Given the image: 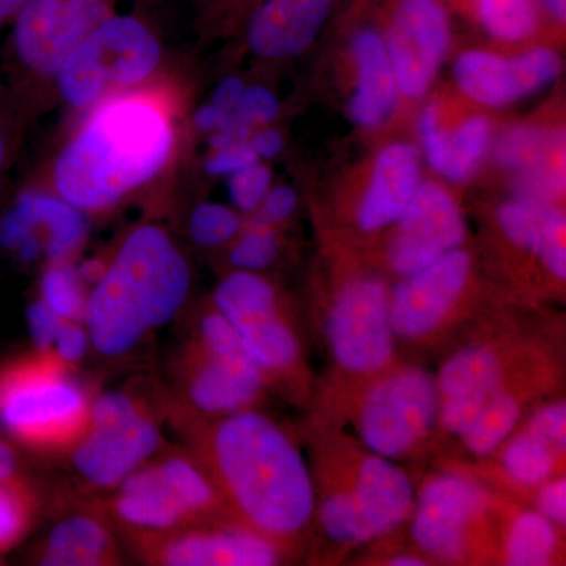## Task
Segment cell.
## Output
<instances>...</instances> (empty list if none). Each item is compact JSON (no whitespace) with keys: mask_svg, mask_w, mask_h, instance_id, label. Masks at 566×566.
<instances>
[{"mask_svg":"<svg viewBox=\"0 0 566 566\" xmlns=\"http://www.w3.org/2000/svg\"><path fill=\"white\" fill-rule=\"evenodd\" d=\"M394 566H423L424 562L420 557L411 556V554H403V556L394 557L390 560Z\"/></svg>","mask_w":566,"mask_h":566,"instance_id":"816d5d0a","label":"cell"},{"mask_svg":"<svg viewBox=\"0 0 566 566\" xmlns=\"http://www.w3.org/2000/svg\"><path fill=\"white\" fill-rule=\"evenodd\" d=\"M243 221L232 208L218 203H203L193 210L189 234L202 248H218L240 233Z\"/></svg>","mask_w":566,"mask_h":566,"instance_id":"836d02e7","label":"cell"},{"mask_svg":"<svg viewBox=\"0 0 566 566\" xmlns=\"http://www.w3.org/2000/svg\"><path fill=\"white\" fill-rule=\"evenodd\" d=\"M147 560L166 566H270L277 564L273 539L252 528L193 526L161 535H137Z\"/></svg>","mask_w":566,"mask_h":566,"instance_id":"e0dca14e","label":"cell"},{"mask_svg":"<svg viewBox=\"0 0 566 566\" xmlns=\"http://www.w3.org/2000/svg\"><path fill=\"white\" fill-rule=\"evenodd\" d=\"M17 472V457L13 450L0 439V482L13 479Z\"/></svg>","mask_w":566,"mask_h":566,"instance_id":"c3c4849f","label":"cell"},{"mask_svg":"<svg viewBox=\"0 0 566 566\" xmlns=\"http://www.w3.org/2000/svg\"><path fill=\"white\" fill-rule=\"evenodd\" d=\"M115 490L112 515L137 535L193 526L211 516L221 502L210 474L180 453L145 463Z\"/></svg>","mask_w":566,"mask_h":566,"instance_id":"5b68a950","label":"cell"},{"mask_svg":"<svg viewBox=\"0 0 566 566\" xmlns=\"http://www.w3.org/2000/svg\"><path fill=\"white\" fill-rule=\"evenodd\" d=\"M88 346H91V340H88L84 324L66 322L63 324L61 333L55 337L51 353L63 364L69 365L84 359Z\"/></svg>","mask_w":566,"mask_h":566,"instance_id":"ee69618b","label":"cell"},{"mask_svg":"<svg viewBox=\"0 0 566 566\" xmlns=\"http://www.w3.org/2000/svg\"><path fill=\"white\" fill-rule=\"evenodd\" d=\"M436 379L420 368L387 376L365 395L359 434L374 455L397 460L427 438L439 420Z\"/></svg>","mask_w":566,"mask_h":566,"instance_id":"9c48e42d","label":"cell"},{"mask_svg":"<svg viewBox=\"0 0 566 566\" xmlns=\"http://www.w3.org/2000/svg\"><path fill=\"white\" fill-rule=\"evenodd\" d=\"M249 144H251L252 150L255 151L259 159H273L281 155L285 142H283L282 134L275 132V129H262L249 140Z\"/></svg>","mask_w":566,"mask_h":566,"instance_id":"bcb514c9","label":"cell"},{"mask_svg":"<svg viewBox=\"0 0 566 566\" xmlns=\"http://www.w3.org/2000/svg\"><path fill=\"white\" fill-rule=\"evenodd\" d=\"M297 193L290 186L270 189L263 202L256 208L252 226L271 227L289 219L296 210Z\"/></svg>","mask_w":566,"mask_h":566,"instance_id":"b9f144b4","label":"cell"},{"mask_svg":"<svg viewBox=\"0 0 566 566\" xmlns=\"http://www.w3.org/2000/svg\"><path fill=\"white\" fill-rule=\"evenodd\" d=\"M497 222L510 243L534 253L557 281H565L564 211L549 205L517 199L499 208Z\"/></svg>","mask_w":566,"mask_h":566,"instance_id":"cb8c5ba5","label":"cell"},{"mask_svg":"<svg viewBox=\"0 0 566 566\" xmlns=\"http://www.w3.org/2000/svg\"><path fill=\"white\" fill-rule=\"evenodd\" d=\"M159 444L161 431L151 412L132 395L115 390L91 403L71 463L87 485L115 490L150 461Z\"/></svg>","mask_w":566,"mask_h":566,"instance_id":"52a82bcc","label":"cell"},{"mask_svg":"<svg viewBox=\"0 0 566 566\" xmlns=\"http://www.w3.org/2000/svg\"><path fill=\"white\" fill-rule=\"evenodd\" d=\"M65 367L54 354L40 353L3 378L0 422L11 434L51 449L76 442L87 424L91 403Z\"/></svg>","mask_w":566,"mask_h":566,"instance_id":"8992f818","label":"cell"},{"mask_svg":"<svg viewBox=\"0 0 566 566\" xmlns=\"http://www.w3.org/2000/svg\"><path fill=\"white\" fill-rule=\"evenodd\" d=\"M205 471L248 528L270 539L300 534L315 510V488L297 447L259 412L223 416L200 436Z\"/></svg>","mask_w":566,"mask_h":566,"instance_id":"6da1fadb","label":"cell"},{"mask_svg":"<svg viewBox=\"0 0 566 566\" xmlns=\"http://www.w3.org/2000/svg\"><path fill=\"white\" fill-rule=\"evenodd\" d=\"M490 134V123L479 115L461 123L449 144L444 174L450 180L464 181L471 177L485 156Z\"/></svg>","mask_w":566,"mask_h":566,"instance_id":"1f68e13d","label":"cell"},{"mask_svg":"<svg viewBox=\"0 0 566 566\" xmlns=\"http://www.w3.org/2000/svg\"><path fill=\"white\" fill-rule=\"evenodd\" d=\"M327 340L346 371L370 375L385 368L395 346L385 283L375 277L348 283L327 316Z\"/></svg>","mask_w":566,"mask_h":566,"instance_id":"7c38bea8","label":"cell"},{"mask_svg":"<svg viewBox=\"0 0 566 566\" xmlns=\"http://www.w3.org/2000/svg\"><path fill=\"white\" fill-rule=\"evenodd\" d=\"M536 512L542 513L554 526L566 524V482L565 479L547 482L536 497Z\"/></svg>","mask_w":566,"mask_h":566,"instance_id":"f6af8a7d","label":"cell"},{"mask_svg":"<svg viewBox=\"0 0 566 566\" xmlns=\"http://www.w3.org/2000/svg\"><path fill=\"white\" fill-rule=\"evenodd\" d=\"M87 232L84 214L61 197L25 191L0 219V245L25 262L41 253L61 262L76 251Z\"/></svg>","mask_w":566,"mask_h":566,"instance_id":"ac0fdd59","label":"cell"},{"mask_svg":"<svg viewBox=\"0 0 566 566\" xmlns=\"http://www.w3.org/2000/svg\"><path fill=\"white\" fill-rule=\"evenodd\" d=\"M556 455L557 453L543 439L526 431L506 446L502 464L506 474L515 482L536 486L549 479Z\"/></svg>","mask_w":566,"mask_h":566,"instance_id":"f546056e","label":"cell"},{"mask_svg":"<svg viewBox=\"0 0 566 566\" xmlns=\"http://www.w3.org/2000/svg\"><path fill=\"white\" fill-rule=\"evenodd\" d=\"M416 490L403 469L389 458H365L354 486L327 495L319 510L324 534L340 545H360L389 534L415 509Z\"/></svg>","mask_w":566,"mask_h":566,"instance_id":"ba28073f","label":"cell"},{"mask_svg":"<svg viewBox=\"0 0 566 566\" xmlns=\"http://www.w3.org/2000/svg\"><path fill=\"white\" fill-rule=\"evenodd\" d=\"M483 25L495 39L520 41L535 31L536 17L531 0H476Z\"/></svg>","mask_w":566,"mask_h":566,"instance_id":"d6a6232c","label":"cell"},{"mask_svg":"<svg viewBox=\"0 0 566 566\" xmlns=\"http://www.w3.org/2000/svg\"><path fill=\"white\" fill-rule=\"evenodd\" d=\"M255 163H259V156L249 140H240L214 150L205 167L211 175H232Z\"/></svg>","mask_w":566,"mask_h":566,"instance_id":"7bdbcfd3","label":"cell"},{"mask_svg":"<svg viewBox=\"0 0 566 566\" xmlns=\"http://www.w3.org/2000/svg\"><path fill=\"white\" fill-rule=\"evenodd\" d=\"M281 103L277 96L262 85L244 88L243 98H241L240 109H238V123L252 133L253 128L268 125L277 117Z\"/></svg>","mask_w":566,"mask_h":566,"instance_id":"74e56055","label":"cell"},{"mask_svg":"<svg viewBox=\"0 0 566 566\" xmlns=\"http://www.w3.org/2000/svg\"><path fill=\"white\" fill-rule=\"evenodd\" d=\"M65 319L55 314L43 301H36L29 305L28 324L29 333L39 353H51L55 337L61 333Z\"/></svg>","mask_w":566,"mask_h":566,"instance_id":"60d3db41","label":"cell"},{"mask_svg":"<svg viewBox=\"0 0 566 566\" xmlns=\"http://www.w3.org/2000/svg\"><path fill=\"white\" fill-rule=\"evenodd\" d=\"M334 0H264L249 22L251 50L264 59H285L311 46Z\"/></svg>","mask_w":566,"mask_h":566,"instance_id":"44dd1931","label":"cell"},{"mask_svg":"<svg viewBox=\"0 0 566 566\" xmlns=\"http://www.w3.org/2000/svg\"><path fill=\"white\" fill-rule=\"evenodd\" d=\"M41 565L98 566L117 564V545L98 516L74 515L55 524L48 535Z\"/></svg>","mask_w":566,"mask_h":566,"instance_id":"484cf974","label":"cell"},{"mask_svg":"<svg viewBox=\"0 0 566 566\" xmlns=\"http://www.w3.org/2000/svg\"><path fill=\"white\" fill-rule=\"evenodd\" d=\"M564 139L535 128H515L504 134L495 153L499 161L520 174L523 197L551 200L565 191L564 166L553 161V153Z\"/></svg>","mask_w":566,"mask_h":566,"instance_id":"d4e9b609","label":"cell"},{"mask_svg":"<svg viewBox=\"0 0 566 566\" xmlns=\"http://www.w3.org/2000/svg\"><path fill=\"white\" fill-rule=\"evenodd\" d=\"M31 499L25 491L11 485L10 480L0 482V551L13 545L29 526Z\"/></svg>","mask_w":566,"mask_h":566,"instance_id":"d590c367","label":"cell"},{"mask_svg":"<svg viewBox=\"0 0 566 566\" xmlns=\"http://www.w3.org/2000/svg\"><path fill=\"white\" fill-rule=\"evenodd\" d=\"M270 189L271 172L263 164H251V166L230 175V199L240 211H255Z\"/></svg>","mask_w":566,"mask_h":566,"instance_id":"8d00e7d4","label":"cell"},{"mask_svg":"<svg viewBox=\"0 0 566 566\" xmlns=\"http://www.w3.org/2000/svg\"><path fill=\"white\" fill-rule=\"evenodd\" d=\"M117 0H28L13 20L11 54L25 73L55 76L59 66L103 21Z\"/></svg>","mask_w":566,"mask_h":566,"instance_id":"30bf717a","label":"cell"},{"mask_svg":"<svg viewBox=\"0 0 566 566\" xmlns=\"http://www.w3.org/2000/svg\"><path fill=\"white\" fill-rule=\"evenodd\" d=\"M471 270V256L458 248L405 275L389 294L395 337L415 340L438 329L464 292Z\"/></svg>","mask_w":566,"mask_h":566,"instance_id":"9a60e30c","label":"cell"},{"mask_svg":"<svg viewBox=\"0 0 566 566\" xmlns=\"http://www.w3.org/2000/svg\"><path fill=\"white\" fill-rule=\"evenodd\" d=\"M419 128L420 134H422L428 163L436 172L444 174L447 158H449L450 137H447L439 128L438 107H424L422 115H420Z\"/></svg>","mask_w":566,"mask_h":566,"instance_id":"ab89813d","label":"cell"},{"mask_svg":"<svg viewBox=\"0 0 566 566\" xmlns=\"http://www.w3.org/2000/svg\"><path fill=\"white\" fill-rule=\"evenodd\" d=\"M7 147L6 140H3L2 134H0V170H2L3 164H6Z\"/></svg>","mask_w":566,"mask_h":566,"instance_id":"f5cc1de1","label":"cell"},{"mask_svg":"<svg viewBox=\"0 0 566 566\" xmlns=\"http://www.w3.org/2000/svg\"><path fill=\"white\" fill-rule=\"evenodd\" d=\"M163 50L139 18L114 13L63 61L55 73L63 102L91 107L155 73Z\"/></svg>","mask_w":566,"mask_h":566,"instance_id":"277c9868","label":"cell"},{"mask_svg":"<svg viewBox=\"0 0 566 566\" xmlns=\"http://www.w3.org/2000/svg\"><path fill=\"white\" fill-rule=\"evenodd\" d=\"M545 3L546 9L554 14V17L558 18V20L564 21L566 14V0H542Z\"/></svg>","mask_w":566,"mask_h":566,"instance_id":"f907efd6","label":"cell"},{"mask_svg":"<svg viewBox=\"0 0 566 566\" xmlns=\"http://www.w3.org/2000/svg\"><path fill=\"white\" fill-rule=\"evenodd\" d=\"M193 123H196L197 129L200 132L221 133L227 132L230 128V118L219 111L214 104H207V106L200 107L197 114L193 115Z\"/></svg>","mask_w":566,"mask_h":566,"instance_id":"7dc6e473","label":"cell"},{"mask_svg":"<svg viewBox=\"0 0 566 566\" xmlns=\"http://www.w3.org/2000/svg\"><path fill=\"white\" fill-rule=\"evenodd\" d=\"M172 150V118L159 99L107 96L55 161V191L82 212L107 210L161 172Z\"/></svg>","mask_w":566,"mask_h":566,"instance_id":"7a4b0ae2","label":"cell"},{"mask_svg":"<svg viewBox=\"0 0 566 566\" xmlns=\"http://www.w3.org/2000/svg\"><path fill=\"white\" fill-rule=\"evenodd\" d=\"M501 357L488 345H469L453 354L439 371V398L486 397L501 387Z\"/></svg>","mask_w":566,"mask_h":566,"instance_id":"4316f807","label":"cell"},{"mask_svg":"<svg viewBox=\"0 0 566 566\" xmlns=\"http://www.w3.org/2000/svg\"><path fill=\"white\" fill-rule=\"evenodd\" d=\"M191 270L172 238L156 226L133 230L87 293L84 324L104 357L132 353L180 314Z\"/></svg>","mask_w":566,"mask_h":566,"instance_id":"3957f363","label":"cell"},{"mask_svg":"<svg viewBox=\"0 0 566 566\" xmlns=\"http://www.w3.org/2000/svg\"><path fill=\"white\" fill-rule=\"evenodd\" d=\"M279 241L271 227L252 226L229 253L230 263L240 271L256 273L274 262Z\"/></svg>","mask_w":566,"mask_h":566,"instance_id":"e575fe53","label":"cell"},{"mask_svg":"<svg viewBox=\"0 0 566 566\" xmlns=\"http://www.w3.org/2000/svg\"><path fill=\"white\" fill-rule=\"evenodd\" d=\"M449 41V20L438 0H401L390 22L386 50L403 95L419 98L430 88Z\"/></svg>","mask_w":566,"mask_h":566,"instance_id":"5bb4252c","label":"cell"},{"mask_svg":"<svg viewBox=\"0 0 566 566\" xmlns=\"http://www.w3.org/2000/svg\"><path fill=\"white\" fill-rule=\"evenodd\" d=\"M264 376L244 348L211 352L196 340L180 363L186 403L205 416L245 411L262 394Z\"/></svg>","mask_w":566,"mask_h":566,"instance_id":"4fadbf2b","label":"cell"},{"mask_svg":"<svg viewBox=\"0 0 566 566\" xmlns=\"http://www.w3.org/2000/svg\"><path fill=\"white\" fill-rule=\"evenodd\" d=\"M528 433L543 439L556 453H564L566 447V406L560 403L547 405L539 409L527 427Z\"/></svg>","mask_w":566,"mask_h":566,"instance_id":"f35d334b","label":"cell"},{"mask_svg":"<svg viewBox=\"0 0 566 566\" xmlns=\"http://www.w3.org/2000/svg\"><path fill=\"white\" fill-rule=\"evenodd\" d=\"M41 301L65 322L82 323L87 293L80 271L65 260L52 262L41 279Z\"/></svg>","mask_w":566,"mask_h":566,"instance_id":"4dcf8cb0","label":"cell"},{"mask_svg":"<svg viewBox=\"0 0 566 566\" xmlns=\"http://www.w3.org/2000/svg\"><path fill=\"white\" fill-rule=\"evenodd\" d=\"M556 526L538 512H523L506 536V562L512 566H545L556 553Z\"/></svg>","mask_w":566,"mask_h":566,"instance_id":"83f0119b","label":"cell"},{"mask_svg":"<svg viewBox=\"0 0 566 566\" xmlns=\"http://www.w3.org/2000/svg\"><path fill=\"white\" fill-rule=\"evenodd\" d=\"M464 237V219L455 200L441 186L424 182L397 219L389 245L390 266L403 277L416 273L460 248Z\"/></svg>","mask_w":566,"mask_h":566,"instance_id":"2e32d148","label":"cell"},{"mask_svg":"<svg viewBox=\"0 0 566 566\" xmlns=\"http://www.w3.org/2000/svg\"><path fill=\"white\" fill-rule=\"evenodd\" d=\"M357 88L349 114L363 128H378L392 117L398 103V84L385 41L375 31L357 33L353 41Z\"/></svg>","mask_w":566,"mask_h":566,"instance_id":"603a6c76","label":"cell"},{"mask_svg":"<svg viewBox=\"0 0 566 566\" xmlns=\"http://www.w3.org/2000/svg\"><path fill=\"white\" fill-rule=\"evenodd\" d=\"M28 0H0V29L13 22Z\"/></svg>","mask_w":566,"mask_h":566,"instance_id":"681fc988","label":"cell"},{"mask_svg":"<svg viewBox=\"0 0 566 566\" xmlns=\"http://www.w3.org/2000/svg\"><path fill=\"white\" fill-rule=\"evenodd\" d=\"M214 305L264 375L285 374L296 365L300 344L279 312L277 294L270 282L255 273L237 271L219 283Z\"/></svg>","mask_w":566,"mask_h":566,"instance_id":"8fae6325","label":"cell"},{"mask_svg":"<svg viewBox=\"0 0 566 566\" xmlns=\"http://www.w3.org/2000/svg\"><path fill=\"white\" fill-rule=\"evenodd\" d=\"M560 71V55L547 48H536L516 57L468 51L453 66L458 87L469 98L490 107L506 106L538 92L556 81Z\"/></svg>","mask_w":566,"mask_h":566,"instance_id":"d6986e66","label":"cell"},{"mask_svg":"<svg viewBox=\"0 0 566 566\" xmlns=\"http://www.w3.org/2000/svg\"><path fill=\"white\" fill-rule=\"evenodd\" d=\"M521 417L520 401L502 387L486 401L482 415L463 436L464 446L475 457H488L509 438Z\"/></svg>","mask_w":566,"mask_h":566,"instance_id":"f1b7e54d","label":"cell"},{"mask_svg":"<svg viewBox=\"0 0 566 566\" xmlns=\"http://www.w3.org/2000/svg\"><path fill=\"white\" fill-rule=\"evenodd\" d=\"M420 186L419 153L412 145L395 142L376 158L370 182L357 212L364 232H378L397 222Z\"/></svg>","mask_w":566,"mask_h":566,"instance_id":"7402d4cb","label":"cell"},{"mask_svg":"<svg viewBox=\"0 0 566 566\" xmlns=\"http://www.w3.org/2000/svg\"><path fill=\"white\" fill-rule=\"evenodd\" d=\"M485 491L457 474L424 483L415 502L412 536L430 556L457 560L463 556L469 524L485 509Z\"/></svg>","mask_w":566,"mask_h":566,"instance_id":"ffe728a7","label":"cell"}]
</instances>
